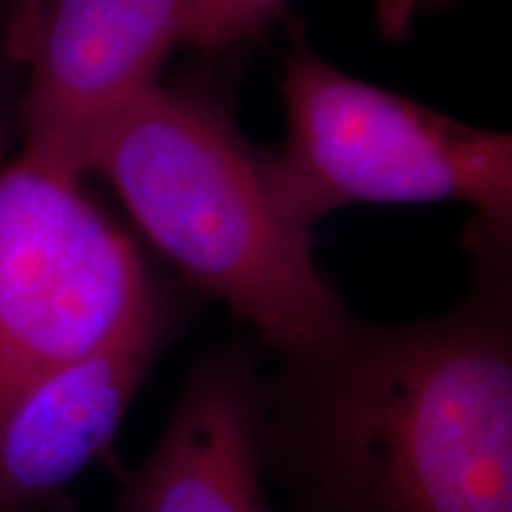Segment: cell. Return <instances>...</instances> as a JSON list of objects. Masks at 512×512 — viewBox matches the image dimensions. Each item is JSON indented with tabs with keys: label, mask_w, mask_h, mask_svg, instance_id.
Here are the masks:
<instances>
[{
	"label": "cell",
	"mask_w": 512,
	"mask_h": 512,
	"mask_svg": "<svg viewBox=\"0 0 512 512\" xmlns=\"http://www.w3.org/2000/svg\"><path fill=\"white\" fill-rule=\"evenodd\" d=\"M159 316L136 247L79 176L27 152L0 171V415L38 375Z\"/></svg>",
	"instance_id": "277c9868"
},
{
	"label": "cell",
	"mask_w": 512,
	"mask_h": 512,
	"mask_svg": "<svg viewBox=\"0 0 512 512\" xmlns=\"http://www.w3.org/2000/svg\"><path fill=\"white\" fill-rule=\"evenodd\" d=\"M164 342L159 316L112 347L38 375L0 415V505L41 501L112 444Z\"/></svg>",
	"instance_id": "8992f818"
},
{
	"label": "cell",
	"mask_w": 512,
	"mask_h": 512,
	"mask_svg": "<svg viewBox=\"0 0 512 512\" xmlns=\"http://www.w3.org/2000/svg\"><path fill=\"white\" fill-rule=\"evenodd\" d=\"M287 0H192L183 43L226 48L261 36L285 12Z\"/></svg>",
	"instance_id": "ba28073f"
},
{
	"label": "cell",
	"mask_w": 512,
	"mask_h": 512,
	"mask_svg": "<svg viewBox=\"0 0 512 512\" xmlns=\"http://www.w3.org/2000/svg\"><path fill=\"white\" fill-rule=\"evenodd\" d=\"M264 456V387L252 363L209 358L128 482L124 512H268Z\"/></svg>",
	"instance_id": "52a82bcc"
},
{
	"label": "cell",
	"mask_w": 512,
	"mask_h": 512,
	"mask_svg": "<svg viewBox=\"0 0 512 512\" xmlns=\"http://www.w3.org/2000/svg\"><path fill=\"white\" fill-rule=\"evenodd\" d=\"M456 0H375V19L380 34L389 41L413 31L418 19L446 10Z\"/></svg>",
	"instance_id": "9c48e42d"
},
{
	"label": "cell",
	"mask_w": 512,
	"mask_h": 512,
	"mask_svg": "<svg viewBox=\"0 0 512 512\" xmlns=\"http://www.w3.org/2000/svg\"><path fill=\"white\" fill-rule=\"evenodd\" d=\"M190 0H24L17 53L29 69L24 152L86 176L93 140L183 43Z\"/></svg>",
	"instance_id": "5b68a950"
},
{
	"label": "cell",
	"mask_w": 512,
	"mask_h": 512,
	"mask_svg": "<svg viewBox=\"0 0 512 512\" xmlns=\"http://www.w3.org/2000/svg\"><path fill=\"white\" fill-rule=\"evenodd\" d=\"M88 171L192 285L285 358L323 347L351 320L318 271L311 228L214 107L147 88L93 140Z\"/></svg>",
	"instance_id": "7a4b0ae2"
},
{
	"label": "cell",
	"mask_w": 512,
	"mask_h": 512,
	"mask_svg": "<svg viewBox=\"0 0 512 512\" xmlns=\"http://www.w3.org/2000/svg\"><path fill=\"white\" fill-rule=\"evenodd\" d=\"M264 389L266 465L304 512H512L503 287L441 318L349 320Z\"/></svg>",
	"instance_id": "6da1fadb"
},
{
	"label": "cell",
	"mask_w": 512,
	"mask_h": 512,
	"mask_svg": "<svg viewBox=\"0 0 512 512\" xmlns=\"http://www.w3.org/2000/svg\"><path fill=\"white\" fill-rule=\"evenodd\" d=\"M287 138L266 171L306 228L349 204L463 202L482 256L503 261L512 235V136L384 91L309 48L285 60Z\"/></svg>",
	"instance_id": "3957f363"
}]
</instances>
